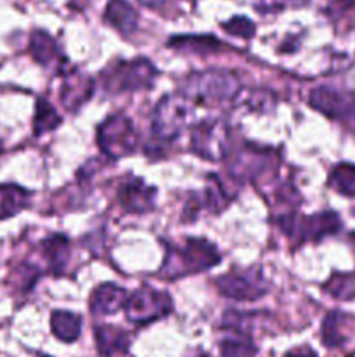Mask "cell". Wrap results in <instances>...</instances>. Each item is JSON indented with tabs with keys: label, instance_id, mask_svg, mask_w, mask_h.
<instances>
[{
	"label": "cell",
	"instance_id": "cell-1",
	"mask_svg": "<svg viewBox=\"0 0 355 357\" xmlns=\"http://www.w3.org/2000/svg\"><path fill=\"white\" fill-rule=\"evenodd\" d=\"M219 260L221 257L211 243L205 239H188L184 246L169 250L162 272L169 279H174L176 275L209 271L218 265Z\"/></svg>",
	"mask_w": 355,
	"mask_h": 357
},
{
	"label": "cell",
	"instance_id": "cell-2",
	"mask_svg": "<svg viewBox=\"0 0 355 357\" xmlns=\"http://www.w3.org/2000/svg\"><path fill=\"white\" fill-rule=\"evenodd\" d=\"M191 119L190 98L180 96V94H169L164 96L157 103L152 117L153 135L159 139L169 142L178 138Z\"/></svg>",
	"mask_w": 355,
	"mask_h": 357
},
{
	"label": "cell",
	"instance_id": "cell-3",
	"mask_svg": "<svg viewBox=\"0 0 355 357\" xmlns=\"http://www.w3.org/2000/svg\"><path fill=\"white\" fill-rule=\"evenodd\" d=\"M138 135L134 124L124 114H115L108 117L97 128V146L110 159H120L134 152Z\"/></svg>",
	"mask_w": 355,
	"mask_h": 357
},
{
	"label": "cell",
	"instance_id": "cell-4",
	"mask_svg": "<svg viewBox=\"0 0 355 357\" xmlns=\"http://www.w3.org/2000/svg\"><path fill=\"white\" fill-rule=\"evenodd\" d=\"M157 77V70L148 59H132L111 66L104 73V87L111 93H129V91L148 89Z\"/></svg>",
	"mask_w": 355,
	"mask_h": 357
},
{
	"label": "cell",
	"instance_id": "cell-5",
	"mask_svg": "<svg viewBox=\"0 0 355 357\" xmlns=\"http://www.w3.org/2000/svg\"><path fill=\"white\" fill-rule=\"evenodd\" d=\"M188 98H198L202 101L232 100L239 93L240 82L233 73L223 70H209V72L195 73L188 80Z\"/></svg>",
	"mask_w": 355,
	"mask_h": 357
},
{
	"label": "cell",
	"instance_id": "cell-6",
	"mask_svg": "<svg viewBox=\"0 0 355 357\" xmlns=\"http://www.w3.org/2000/svg\"><path fill=\"white\" fill-rule=\"evenodd\" d=\"M230 129L225 122H200L191 131V150L202 159L221 160L228 155Z\"/></svg>",
	"mask_w": 355,
	"mask_h": 357
},
{
	"label": "cell",
	"instance_id": "cell-7",
	"mask_svg": "<svg viewBox=\"0 0 355 357\" xmlns=\"http://www.w3.org/2000/svg\"><path fill=\"white\" fill-rule=\"evenodd\" d=\"M124 309L125 316L131 323L145 324L166 316L171 310V300L166 293L152 288H143L129 296Z\"/></svg>",
	"mask_w": 355,
	"mask_h": 357
},
{
	"label": "cell",
	"instance_id": "cell-8",
	"mask_svg": "<svg viewBox=\"0 0 355 357\" xmlns=\"http://www.w3.org/2000/svg\"><path fill=\"white\" fill-rule=\"evenodd\" d=\"M310 105L338 121L355 119V96L329 89V87L313 89L310 94Z\"/></svg>",
	"mask_w": 355,
	"mask_h": 357
},
{
	"label": "cell",
	"instance_id": "cell-9",
	"mask_svg": "<svg viewBox=\"0 0 355 357\" xmlns=\"http://www.w3.org/2000/svg\"><path fill=\"white\" fill-rule=\"evenodd\" d=\"M218 289L223 296L235 302H254L267 293L261 278L247 274H226L218 279Z\"/></svg>",
	"mask_w": 355,
	"mask_h": 357
},
{
	"label": "cell",
	"instance_id": "cell-10",
	"mask_svg": "<svg viewBox=\"0 0 355 357\" xmlns=\"http://www.w3.org/2000/svg\"><path fill=\"white\" fill-rule=\"evenodd\" d=\"M118 201L127 213H146L155 202V188L148 187L143 180L127 181L118 192Z\"/></svg>",
	"mask_w": 355,
	"mask_h": 357
},
{
	"label": "cell",
	"instance_id": "cell-11",
	"mask_svg": "<svg viewBox=\"0 0 355 357\" xmlns=\"http://www.w3.org/2000/svg\"><path fill=\"white\" fill-rule=\"evenodd\" d=\"M127 300L129 296L124 288L113 284V282H106V284H101L100 288L94 289L93 296H90V312L96 314V316L115 314L124 309Z\"/></svg>",
	"mask_w": 355,
	"mask_h": 357
},
{
	"label": "cell",
	"instance_id": "cell-12",
	"mask_svg": "<svg viewBox=\"0 0 355 357\" xmlns=\"http://www.w3.org/2000/svg\"><path fill=\"white\" fill-rule=\"evenodd\" d=\"M94 82L87 75H82L79 72L68 73L63 82L61 89V103L63 107L68 108L70 112H75L77 108L82 107L89 98L93 96Z\"/></svg>",
	"mask_w": 355,
	"mask_h": 357
},
{
	"label": "cell",
	"instance_id": "cell-13",
	"mask_svg": "<svg viewBox=\"0 0 355 357\" xmlns=\"http://www.w3.org/2000/svg\"><path fill=\"white\" fill-rule=\"evenodd\" d=\"M104 17L111 26L124 35H131L138 26V14L125 0H110L104 10Z\"/></svg>",
	"mask_w": 355,
	"mask_h": 357
},
{
	"label": "cell",
	"instance_id": "cell-14",
	"mask_svg": "<svg viewBox=\"0 0 355 357\" xmlns=\"http://www.w3.org/2000/svg\"><path fill=\"white\" fill-rule=\"evenodd\" d=\"M97 352L103 357H115L124 354L129 347V337L125 331L117 330L113 326L96 328Z\"/></svg>",
	"mask_w": 355,
	"mask_h": 357
},
{
	"label": "cell",
	"instance_id": "cell-15",
	"mask_svg": "<svg viewBox=\"0 0 355 357\" xmlns=\"http://www.w3.org/2000/svg\"><path fill=\"white\" fill-rule=\"evenodd\" d=\"M30 52L35 61L40 63L42 66H51L58 59H61V52H59V47L54 42V38L42 30L31 33Z\"/></svg>",
	"mask_w": 355,
	"mask_h": 357
},
{
	"label": "cell",
	"instance_id": "cell-16",
	"mask_svg": "<svg viewBox=\"0 0 355 357\" xmlns=\"http://www.w3.org/2000/svg\"><path fill=\"white\" fill-rule=\"evenodd\" d=\"M51 328L56 338L72 344L80 337L82 319L77 314L68 312V310H56L51 316Z\"/></svg>",
	"mask_w": 355,
	"mask_h": 357
},
{
	"label": "cell",
	"instance_id": "cell-17",
	"mask_svg": "<svg viewBox=\"0 0 355 357\" xmlns=\"http://www.w3.org/2000/svg\"><path fill=\"white\" fill-rule=\"evenodd\" d=\"M169 45L181 51H190L195 54H207L221 49V42L211 35H183V37H174L169 40Z\"/></svg>",
	"mask_w": 355,
	"mask_h": 357
},
{
	"label": "cell",
	"instance_id": "cell-18",
	"mask_svg": "<svg viewBox=\"0 0 355 357\" xmlns=\"http://www.w3.org/2000/svg\"><path fill=\"white\" fill-rule=\"evenodd\" d=\"M28 192L17 185H0V220L14 216L26 206Z\"/></svg>",
	"mask_w": 355,
	"mask_h": 357
},
{
	"label": "cell",
	"instance_id": "cell-19",
	"mask_svg": "<svg viewBox=\"0 0 355 357\" xmlns=\"http://www.w3.org/2000/svg\"><path fill=\"white\" fill-rule=\"evenodd\" d=\"M68 241L63 236L49 237L42 243V255L47 260L52 272H61L68 261Z\"/></svg>",
	"mask_w": 355,
	"mask_h": 357
},
{
	"label": "cell",
	"instance_id": "cell-20",
	"mask_svg": "<svg viewBox=\"0 0 355 357\" xmlns=\"http://www.w3.org/2000/svg\"><path fill=\"white\" fill-rule=\"evenodd\" d=\"M61 124V117H59L58 112L54 110L49 101L38 100L37 101V110H35V119H33V131L35 135L40 136L44 132L52 131L58 126Z\"/></svg>",
	"mask_w": 355,
	"mask_h": 357
},
{
	"label": "cell",
	"instance_id": "cell-21",
	"mask_svg": "<svg viewBox=\"0 0 355 357\" xmlns=\"http://www.w3.org/2000/svg\"><path fill=\"white\" fill-rule=\"evenodd\" d=\"M329 185L343 195H355V166L341 164L331 173Z\"/></svg>",
	"mask_w": 355,
	"mask_h": 357
},
{
	"label": "cell",
	"instance_id": "cell-22",
	"mask_svg": "<svg viewBox=\"0 0 355 357\" xmlns=\"http://www.w3.org/2000/svg\"><path fill=\"white\" fill-rule=\"evenodd\" d=\"M219 351H221V357H253L256 354L253 342L242 335L239 338H225L219 345Z\"/></svg>",
	"mask_w": 355,
	"mask_h": 357
},
{
	"label": "cell",
	"instance_id": "cell-23",
	"mask_svg": "<svg viewBox=\"0 0 355 357\" xmlns=\"http://www.w3.org/2000/svg\"><path fill=\"white\" fill-rule=\"evenodd\" d=\"M341 323H343V316L340 312H331L322 323V342L327 347H336V345L343 344V335H341Z\"/></svg>",
	"mask_w": 355,
	"mask_h": 357
},
{
	"label": "cell",
	"instance_id": "cell-24",
	"mask_svg": "<svg viewBox=\"0 0 355 357\" xmlns=\"http://www.w3.org/2000/svg\"><path fill=\"white\" fill-rule=\"evenodd\" d=\"M327 293L340 300L355 298V275H334L326 284Z\"/></svg>",
	"mask_w": 355,
	"mask_h": 357
},
{
	"label": "cell",
	"instance_id": "cell-25",
	"mask_svg": "<svg viewBox=\"0 0 355 357\" xmlns=\"http://www.w3.org/2000/svg\"><path fill=\"white\" fill-rule=\"evenodd\" d=\"M223 28H225L230 35H235V37L240 38H251L254 35V31H256L253 21L246 16L232 17V20L226 21V23L223 24Z\"/></svg>",
	"mask_w": 355,
	"mask_h": 357
},
{
	"label": "cell",
	"instance_id": "cell-26",
	"mask_svg": "<svg viewBox=\"0 0 355 357\" xmlns=\"http://www.w3.org/2000/svg\"><path fill=\"white\" fill-rule=\"evenodd\" d=\"M285 357H317L315 352L312 351V349L308 347H299V349H294V351L287 352V356Z\"/></svg>",
	"mask_w": 355,
	"mask_h": 357
},
{
	"label": "cell",
	"instance_id": "cell-27",
	"mask_svg": "<svg viewBox=\"0 0 355 357\" xmlns=\"http://www.w3.org/2000/svg\"><path fill=\"white\" fill-rule=\"evenodd\" d=\"M138 2L141 3V6L150 7V9H160L167 0H138Z\"/></svg>",
	"mask_w": 355,
	"mask_h": 357
},
{
	"label": "cell",
	"instance_id": "cell-28",
	"mask_svg": "<svg viewBox=\"0 0 355 357\" xmlns=\"http://www.w3.org/2000/svg\"><path fill=\"white\" fill-rule=\"evenodd\" d=\"M292 3H296V6H301V3H305L306 0H291Z\"/></svg>",
	"mask_w": 355,
	"mask_h": 357
},
{
	"label": "cell",
	"instance_id": "cell-29",
	"mask_svg": "<svg viewBox=\"0 0 355 357\" xmlns=\"http://www.w3.org/2000/svg\"><path fill=\"white\" fill-rule=\"evenodd\" d=\"M352 241H354V243H355V234H354V236H352Z\"/></svg>",
	"mask_w": 355,
	"mask_h": 357
},
{
	"label": "cell",
	"instance_id": "cell-30",
	"mask_svg": "<svg viewBox=\"0 0 355 357\" xmlns=\"http://www.w3.org/2000/svg\"><path fill=\"white\" fill-rule=\"evenodd\" d=\"M40 357H49V356H40Z\"/></svg>",
	"mask_w": 355,
	"mask_h": 357
}]
</instances>
